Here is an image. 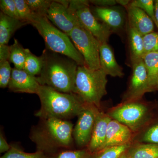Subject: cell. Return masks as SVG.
<instances>
[{
  "mask_svg": "<svg viewBox=\"0 0 158 158\" xmlns=\"http://www.w3.org/2000/svg\"><path fill=\"white\" fill-rule=\"evenodd\" d=\"M43 67L37 77L40 85L63 93H75V81L79 65L62 54L45 48L41 56Z\"/></svg>",
  "mask_w": 158,
  "mask_h": 158,
  "instance_id": "1",
  "label": "cell"
},
{
  "mask_svg": "<svg viewBox=\"0 0 158 158\" xmlns=\"http://www.w3.org/2000/svg\"><path fill=\"white\" fill-rule=\"evenodd\" d=\"M37 94L41 106L36 116L42 119L66 120L78 116L85 105L76 94L59 92L45 85H40Z\"/></svg>",
  "mask_w": 158,
  "mask_h": 158,
  "instance_id": "2",
  "label": "cell"
},
{
  "mask_svg": "<svg viewBox=\"0 0 158 158\" xmlns=\"http://www.w3.org/2000/svg\"><path fill=\"white\" fill-rule=\"evenodd\" d=\"M32 134L31 139L37 151L51 152L60 148L69 147L73 142V124L70 121L57 118L43 119Z\"/></svg>",
  "mask_w": 158,
  "mask_h": 158,
  "instance_id": "3",
  "label": "cell"
},
{
  "mask_svg": "<svg viewBox=\"0 0 158 158\" xmlns=\"http://www.w3.org/2000/svg\"><path fill=\"white\" fill-rule=\"evenodd\" d=\"M31 24L42 36L47 49L71 58L79 65H85L83 57L67 34L56 27L46 16L34 15Z\"/></svg>",
  "mask_w": 158,
  "mask_h": 158,
  "instance_id": "4",
  "label": "cell"
},
{
  "mask_svg": "<svg viewBox=\"0 0 158 158\" xmlns=\"http://www.w3.org/2000/svg\"><path fill=\"white\" fill-rule=\"evenodd\" d=\"M107 75L101 69L92 70L79 65L75 81V94L87 104L99 109L102 98L107 94Z\"/></svg>",
  "mask_w": 158,
  "mask_h": 158,
  "instance_id": "5",
  "label": "cell"
},
{
  "mask_svg": "<svg viewBox=\"0 0 158 158\" xmlns=\"http://www.w3.org/2000/svg\"><path fill=\"white\" fill-rule=\"evenodd\" d=\"M107 114L112 119L127 126L133 133L144 129L151 118L149 107L140 100L122 102Z\"/></svg>",
  "mask_w": 158,
  "mask_h": 158,
  "instance_id": "6",
  "label": "cell"
},
{
  "mask_svg": "<svg viewBox=\"0 0 158 158\" xmlns=\"http://www.w3.org/2000/svg\"><path fill=\"white\" fill-rule=\"evenodd\" d=\"M69 36L83 57L84 65L92 70L100 69L99 50L101 43L98 40L81 24L75 28Z\"/></svg>",
  "mask_w": 158,
  "mask_h": 158,
  "instance_id": "7",
  "label": "cell"
},
{
  "mask_svg": "<svg viewBox=\"0 0 158 158\" xmlns=\"http://www.w3.org/2000/svg\"><path fill=\"white\" fill-rule=\"evenodd\" d=\"M89 1H69L68 9L76 15L77 18L85 29L98 40L101 44L108 43L113 32L109 27L100 21L90 10Z\"/></svg>",
  "mask_w": 158,
  "mask_h": 158,
  "instance_id": "8",
  "label": "cell"
},
{
  "mask_svg": "<svg viewBox=\"0 0 158 158\" xmlns=\"http://www.w3.org/2000/svg\"><path fill=\"white\" fill-rule=\"evenodd\" d=\"M132 73L127 90L122 102L140 100L144 94L149 92L147 71L143 59L131 63Z\"/></svg>",
  "mask_w": 158,
  "mask_h": 158,
  "instance_id": "9",
  "label": "cell"
},
{
  "mask_svg": "<svg viewBox=\"0 0 158 158\" xmlns=\"http://www.w3.org/2000/svg\"><path fill=\"white\" fill-rule=\"evenodd\" d=\"M99 109L93 105L85 104L78 116L73 130V137L78 146H88L91 139L95 119Z\"/></svg>",
  "mask_w": 158,
  "mask_h": 158,
  "instance_id": "10",
  "label": "cell"
},
{
  "mask_svg": "<svg viewBox=\"0 0 158 158\" xmlns=\"http://www.w3.org/2000/svg\"><path fill=\"white\" fill-rule=\"evenodd\" d=\"M46 17L54 26L68 36L75 28L81 24L68 7L57 1H53Z\"/></svg>",
  "mask_w": 158,
  "mask_h": 158,
  "instance_id": "11",
  "label": "cell"
},
{
  "mask_svg": "<svg viewBox=\"0 0 158 158\" xmlns=\"http://www.w3.org/2000/svg\"><path fill=\"white\" fill-rule=\"evenodd\" d=\"M90 8L94 15L107 26L113 33L121 31L124 28L126 19V14L119 7L94 6Z\"/></svg>",
  "mask_w": 158,
  "mask_h": 158,
  "instance_id": "12",
  "label": "cell"
},
{
  "mask_svg": "<svg viewBox=\"0 0 158 158\" xmlns=\"http://www.w3.org/2000/svg\"><path fill=\"white\" fill-rule=\"evenodd\" d=\"M40 84L37 77L29 74L23 69H12L8 88L15 93L37 94Z\"/></svg>",
  "mask_w": 158,
  "mask_h": 158,
  "instance_id": "13",
  "label": "cell"
},
{
  "mask_svg": "<svg viewBox=\"0 0 158 158\" xmlns=\"http://www.w3.org/2000/svg\"><path fill=\"white\" fill-rule=\"evenodd\" d=\"M112 118L107 114L99 110L97 114L91 139L87 150L91 154L103 148L106 138L108 124Z\"/></svg>",
  "mask_w": 158,
  "mask_h": 158,
  "instance_id": "14",
  "label": "cell"
},
{
  "mask_svg": "<svg viewBox=\"0 0 158 158\" xmlns=\"http://www.w3.org/2000/svg\"><path fill=\"white\" fill-rule=\"evenodd\" d=\"M133 135L132 131L127 126L112 119L108 124L103 148L131 143Z\"/></svg>",
  "mask_w": 158,
  "mask_h": 158,
  "instance_id": "15",
  "label": "cell"
},
{
  "mask_svg": "<svg viewBox=\"0 0 158 158\" xmlns=\"http://www.w3.org/2000/svg\"><path fill=\"white\" fill-rule=\"evenodd\" d=\"M125 8L127 11V25L143 36L153 32L154 23L143 10L129 5Z\"/></svg>",
  "mask_w": 158,
  "mask_h": 158,
  "instance_id": "16",
  "label": "cell"
},
{
  "mask_svg": "<svg viewBox=\"0 0 158 158\" xmlns=\"http://www.w3.org/2000/svg\"><path fill=\"white\" fill-rule=\"evenodd\" d=\"M100 68L107 75L122 77L123 69L116 61L113 50L108 43L101 44L99 50Z\"/></svg>",
  "mask_w": 158,
  "mask_h": 158,
  "instance_id": "17",
  "label": "cell"
},
{
  "mask_svg": "<svg viewBox=\"0 0 158 158\" xmlns=\"http://www.w3.org/2000/svg\"><path fill=\"white\" fill-rule=\"evenodd\" d=\"M29 24L18 19L0 13V44H8L11 36L18 29Z\"/></svg>",
  "mask_w": 158,
  "mask_h": 158,
  "instance_id": "18",
  "label": "cell"
},
{
  "mask_svg": "<svg viewBox=\"0 0 158 158\" xmlns=\"http://www.w3.org/2000/svg\"><path fill=\"white\" fill-rule=\"evenodd\" d=\"M127 30L130 59L132 63L143 59L144 57L143 36L128 25L127 26Z\"/></svg>",
  "mask_w": 158,
  "mask_h": 158,
  "instance_id": "19",
  "label": "cell"
},
{
  "mask_svg": "<svg viewBox=\"0 0 158 158\" xmlns=\"http://www.w3.org/2000/svg\"><path fill=\"white\" fill-rule=\"evenodd\" d=\"M148 77L149 92L158 90V52L149 53L143 58Z\"/></svg>",
  "mask_w": 158,
  "mask_h": 158,
  "instance_id": "20",
  "label": "cell"
},
{
  "mask_svg": "<svg viewBox=\"0 0 158 158\" xmlns=\"http://www.w3.org/2000/svg\"><path fill=\"white\" fill-rule=\"evenodd\" d=\"M129 158H158V144L137 142L126 152Z\"/></svg>",
  "mask_w": 158,
  "mask_h": 158,
  "instance_id": "21",
  "label": "cell"
},
{
  "mask_svg": "<svg viewBox=\"0 0 158 158\" xmlns=\"http://www.w3.org/2000/svg\"><path fill=\"white\" fill-rule=\"evenodd\" d=\"M27 55V48H24L14 39V42L10 46V54L9 61L13 63L15 68L19 69H23Z\"/></svg>",
  "mask_w": 158,
  "mask_h": 158,
  "instance_id": "22",
  "label": "cell"
},
{
  "mask_svg": "<svg viewBox=\"0 0 158 158\" xmlns=\"http://www.w3.org/2000/svg\"><path fill=\"white\" fill-rule=\"evenodd\" d=\"M43 67L42 57L37 56L27 48V55L23 70L33 76L39 75Z\"/></svg>",
  "mask_w": 158,
  "mask_h": 158,
  "instance_id": "23",
  "label": "cell"
},
{
  "mask_svg": "<svg viewBox=\"0 0 158 158\" xmlns=\"http://www.w3.org/2000/svg\"><path fill=\"white\" fill-rule=\"evenodd\" d=\"M132 143L118 146H110L91 154V158H119L126 152Z\"/></svg>",
  "mask_w": 158,
  "mask_h": 158,
  "instance_id": "24",
  "label": "cell"
},
{
  "mask_svg": "<svg viewBox=\"0 0 158 158\" xmlns=\"http://www.w3.org/2000/svg\"><path fill=\"white\" fill-rule=\"evenodd\" d=\"M32 13L35 15L46 16L53 1L26 0Z\"/></svg>",
  "mask_w": 158,
  "mask_h": 158,
  "instance_id": "25",
  "label": "cell"
},
{
  "mask_svg": "<svg viewBox=\"0 0 158 158\" xmlns=\"http://www.w3.org/2000/svg\"><path fill=\"white\" fill-rule=\"evenodd\" d=\"M137 142L158 144V123L141 131Z\"/></svg>",
  "mask_w": 158,
  "mask_h": 158,
  "instance_id": "26",
  "label": "cell"
},
{
  "mask_svg": "<svg viewBox=\"0 0 158 158\" xmlns=\"http://www.w3.org/2000/svg\"><path fill=\"white\" fill-rule=\"evenodd\" d=\"M129 6L138 7L143 10L153 22L158 29L155 14L154 1L153 0H135L131 1Z\"/></svg>",
  "mask_w": 158,
  "mask_h": 158,
  "instance_id": "27",
  "label": "cell"
},
{
  "mask_svg": "<svg viewBox=\"0 0 158 158\" xmlns=\"http://www.w3.org/2000/svg\"><path fill=\"white\" fill-rule=\"evenodd\" d=\"M1 158H47L44 153L39 151L36 152L29 153L21 150L17 148L11 146L9 151L2 156Z\"/></svg>",
  "mask_w": 158,
  "mask_h": 158,
  "instance_id": "28",
  "label": "cell"
},
{
  "mask_svg": "<svg viewBox=\"0 0 158 158\" xmlns=\"http://www.w3.org/2000/svg\"><path fill=\"white\" fill-rule=\"evenodd\" d=\"M19 19L31 24L34 14L29 8L26 0H15Z\"/></svg>",
  "mask_w": 158,
  "mask_h": 158,
  "instance_id": "29",
  "label": "cell"
},
{
  "mask_svg": "<svg viewBox=\"0 0 158 158\" xmlns=\"http://www.w3.org/2000/svg\"><path fill=\"white\" fill-rule=\"evenodd\" d=\"M144 55L158 52V33L153 32L143 36Z\"/></svg>",
  "mask_w": 158,
  "mask_h": 158,
  "instance_id": "30",
  "label": "cell"
},
{
  "mask_svg": "<svg viewBox=\"0 0 158 158\" xmlns=\"http://www.w3.org/2000/svg\"><path fill=\"white\" fill-rule=\"evenodd\" d=\"M12 69L9 61L0 62V87H8L11 79Z\"/></svg>",
  "mask_w": 158,
  "mask_h": 158,
  "instance_id": "31",
  "label": "cell"
},
{
  "mask_svg": "<svg viewBox=\"0 0 158 158\" xmlns=\"http://www.w3.org/2000/svg\"><path fill=\"white\" fill-rule=\"evenodd\" d=\"M91 154L88 150L66 151L49 158H91Z\"/></svg>",
  "mask_w": 158,
  "mask_h": 158,
  "instance_id": "32",
  "label": "cell"
},
{
  "mask_svg": "<svg viewBox=\"0 0 158 158\" xmlns=\"http://www.w3.org/2000/svg\"><path fill=\"white\" fill-rule=\"evenodd\" d=\"M1 12L9 17L19 19L15 0H1Z\"/></svg>",
  "mask_w": 158,
  "mask_h": 158,
  "instance_id": "33",
  "label": "cell"
},
{
  "mask_svg": "<svg viewBox=\"0 0 158 158\" xmlns=\"http://www.w3.org/2000/svg\"><path fill=\"white\" fill-rule=\"evenodd\" d=\"M89 2L94 6L98 7H112L117 4L116 0H90Z\"/></svg>",
  "mask_w": 158,
  "mask_h": 158,
  "instance_id": "34",
  "label": "cell"
},
{
  "mask_svg": "<svg viewBox=\"0 0 158 158\" xmlns=\"http://www.w3.org/2000/svg\"><path fill=\"white\" fill-rule=\"evenodd\" d=\"M9 54L10 46L8 44H0V62L9 61Z\"/></svg>",
  "mask_w": 158,
  "mask_h": 158,
  "instance_id": "35",
  "label": "cell"
},
{
  "mask_svg": "<svg viewBox=\"0 0 158 158\" xmlns=\"http://www.w3.org/2000/svg\"><path fill=\"white\" fill-rule=\"evenodd\" d=\"M11 146L7 143V141L4 137H3L2 134L1 133L0 135V152H6L9 151L11 148Z\"/></svg>",
  "mask_w": 158,
  "mask_h": 158,
  "instance_id": "36",
  "label": "cell"
},
{
  "mask_svg": "<svg viewBox=\"0 0 158 158\" xmlns=\"http://www.w3.org/2000/svg\"><path fill=\"white\" fill-rule=\"evenodd\" d=\"M131 1L128 0H116L117 4H118L120 6H124V7H127L129 5Z\"/></svg>",
  "mask_w": 158,
  "mask_h": 158,
  "instance_id": "37",
  "label": "cell"
},
{
  "mask_svg": "<svg viewBox=\"0 0 158 158\" xmlns=\"http://www.w3.org/2000/svg\"><path fill=\"white\" fill-rule=\"evenodd\" d=\"M154 5L156 19L158 25V0L154 1Z\"/></svg>",
  "mask_w": 158,
  "mask_h": 158,
  "instance_id": "38",
  "label": "cell"
},
{
  "mask_svg": "<svg viewBox=\"0 0 158 158\" xmlns=\"http://www.w3.org/2000/svg\"><path fill=\"white\" fill-rule=\"evenodd\" d=\"M119 158H129L128 157L127 154L126 152L124 153Z\"/></svg>",
  "mask_w": 158,
  "mask_h": 158,
  "instance_id": "39",
  "label": "cell"
}]
</instances>
